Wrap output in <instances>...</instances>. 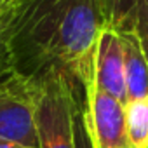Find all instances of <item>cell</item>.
Segmentation results:
<instances>
[{
  "label": "cell",
  "instance_id": "6da1fadb",
  "mask_svg": "<svg viewBox=\"0 0 148 148\" xmlns=\"http://www.w3.org/2000/svg\"><path fill=\"white\" fill-rule=\"evenodd\" d=\"M103 26L96 0H19L0 32L16 75L32 84L59 75L86 92Z\"/></svg>",
  "mask_w": 148,
  "mask_h": 148
},
{
  "label": "cell",
  "instance_id": "7a4b0ae2",
  "mask_svg": "<svg viewBox=\"0 0 148 148\" xmlns=\"http://www.w3.org/2000/svg\"><path fill=\"white\" fill-rule=\"evenodd\" d=\"M35 86V134L38 148H75L73 87L59 75H49Z\"/></svg>",
  "mask_w": 148,
  "mask_h": 148
},
{
  "label": "cell",
  "instance_id": "3957f363",
  "mask_svg": "<svg viewBox=\"0 0 148 148\" xmlns=\"http://www.w3.org/2000/svg\"><path fill=\"white\" fill-rule=\"evenodd\" d=\"M35 86L12 73L0 80V139L38 148L33 120Z\"/></svg>",
  "mask_w": 148,
  "mask_h": 148
},
{
  "label": "cell",
  "instance_id": "277c9868",
  "mask_svg": "<svg viewBox=\"0 0 148 148\" xmlns=\"http://www.w3.org/2000/svg\"><path fill=\"white\" fill-rule=\"evenodd\" d=\"M84 119L92 148H131L125 134L124 105L96 86L86 91Z\"/></svg>",
  "mask_w": 148,
  "mask_h": 148
},
{
  "label": "cell",
  "instance_id": "5b68a950",
  "mask_svg": "<svg viewBox=\"0 0 148 148\" xmlns=\"http://www.w3.org/2000/svg\"><path fill=\"white\" fill-rule=\"evenodd\" d=\"M94 86L106 94L119 99L122 105L127 103L125 77H124V54L119 32L103 26L96 44L94 56Z\"/></svg>",
  "mask_w": 148,
  "mask_h": 148
},
{
  "label": "cell",
  "instance_id": "8992f818",
  "mask_svg": "<svg viewBox=\"0 0 148 148\" xmlns=\"http://www.w3.org/2000/svg\"><path fill=\"white\" fill-rule=\"evenodd\" d=\"M127 101L148 96V59L132 32H120Z\"/></svg>",
  "mask_w": 148,
  "mask_h": 148
},
{
  "label": "cell",
  "instance_id": "52a82bcc",
  "mask_svg": "<svg viewBox=\"0 0 148 148\" xmlns=\"http://www.w3.org/2000/svg\"><path fill=\"white\" fill-rule=\"evenodd\" d=\"M125 134L131 148H148V96L124 105Z\"/></svg>",
  "mask_w": 148,
  "mask_h": 148
},
{
  "label": "cell",
  "instance_id": "ba28073f",
  "mask_svg": "<svg viewBox=\"0 0 148 148\" xmlns=\"http://www.w3.org/2000/svg\"><path fill=\"white\" fill-rule=\"evenodd\" d=\"M105 26L115 32H132L141 0H96Z\"/></svg>",
  "mask_w": 148,
  "mask_h": 148
},
{
  "label": "cell",
  "instance_id": "9c48e42d",
  "mask_svg": "<svg viewBox=\"0 0 148 148\" xmlns=\"http://www.w3.org/2000/svg\"><path fill=\"white\" fill-rule=\"evenodd\" d=\"M73 127H75V148H92L91 139H89V132H87V125H86V119H84V99H86V92L80 87H73Z\"/></svg>",
  "mask_w": 148,
  "mask_h": 148
},
{
  "label": "cell",
  "instance_id": "30bf717a",
  "mask_svg": "<svg viewBox=\"0 0 148 148\" xmlns=\"http://www.w3.org/2000/svg\"><path fill=\"white\" fill-rule=\"evenodd\" d=\"M132 33L138 37L143 52L148 59V0H141L138 12H136V19H134V28Z\"/></svg>",
  "mask_w": 148,
  "mask_h": 148
},
{
  "label": "cell",
  "instance_id": "8fae6325",
  "mask_svg": "<svg viewBox=\"0 0 148 148\" xmlns=\"http://www.w3.org/2000/svg\"><path fill=\"white\" fill-rule=\"evenodd\" d=\"M14 70H12V61L9 56V51L5 47V42L2 38V32H0V80L7 79L9 75H12Z\"/></svg>",
  "mask_w": 148,
  "mask_h": 148
},
{
  "label": "cell",
  "instance_id": "7c38bea8",
  "mask_svg": "<svg viewBox=\"0 0 148 148\" xmlns=\"http://www.w3.org/2000/svg\"><path fill=\"white\" fill-rule=\"evenodd\" d=\"M18 0H0V30H2L4 21L7 19V16L11 14V11L14 9Z\"/></svg>",
  "mask_w": 148,
  "mask_h": 148
},
{
  "label": "cell",
  "instance_id": "4fadbf2b",
  "mask_svg": "<svg viewBox=\"0 0 148 148\" xmlns=\"http://www.w3.org/2000/svg\"><path fill=\"white\" fill-rule=\"evenodd\" d=\"M0 148H28L21 143H16V141H7V139H0Z\"/></svg>",
  "mask_w": 148,
  "mask_h": 148
},
{
  "label": "cell",
  "instance_id": "5bb4252c",
  "mask_svg": "<svg viewBox=\"0 0 148 148\" xmlns=\"http://www.w3.org/2000/svg\"><path fill=\"white\" fill-rule=\"evenodd\" d=\"M18 2H19V0H18ZM18 2H16V4H18Z\"/></svg>",
  "mask_w": 148,
  "mask_h": 148
}]
</instances>
